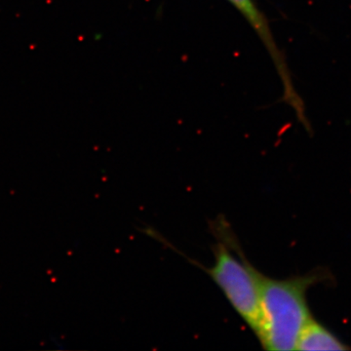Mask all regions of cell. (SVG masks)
<instances>
[{"instance_id":"6da1fadb","label":"cell","mask_w":351,"mask_h":351,"mask_svg":"<svg viewBox=\"0 0 351 351\" xmlns=\"http://www.w3.org/2000/svg\"><path fill=\"white\" fill-rule=\"evenodd\" d=\"M326 279V272L322 271L287 279L262 274L260 325L255 335L265 350H295L302 332L313 320L307 291Z\"/></svg>"},{"instance_id":"7a4b0ae2","label":"cell","mask_w":351,"mask_h":351,"mask_svg":"<svg viewBox=\"0 0 351 351\" xmlns=\"http://www.w3.org/2000/svg\"><path fill=\"white\" fill-rule=\"evenodd\" d=\"M216 230L218 241L212 247L215 257L213 267L202 269L221 289L242 320L256 334L260 325L263 274L245 257L226 223H219Z\"/></svg>"},{"instance_id":"3957f363","label":"cell","mask_w":351,"mask_h":351,"mask_svg":"<svg viewBox=\"0 0 351 351\" xmlns=\"http://www.w3.org/2000/svg\"><path fill=\"white\" fill-rule=\"evenodd\" d=\"M228 1L242 14L245 19L248 21L249 24L255 29L258 36L262 39L263 43H265V47L267 48L272 59L274 60L276 68L278 69L281 77H282L286 98H287L289 103L298 110L300 101L298 100V97H295V92L293 91L287 69H286L282 57H281L280 53L278 52L276 43H274L265 16L256 5V2L254 0H228Z\"/></svg>"},{"instance_id":"277c9868","label":"cell","mask_w":351,"mask_h":351,"mask_svg":"<svg viewBox=\"0 0 351 351\" xmlns=\"http://www.w3.org/2000/svg\"><path fill=\"white\" fill-rule=\"evenodd\" d=\"M297 350H348L350 346L316 320L311 321L302 332Z\"/></svg>"}]
</instances>
